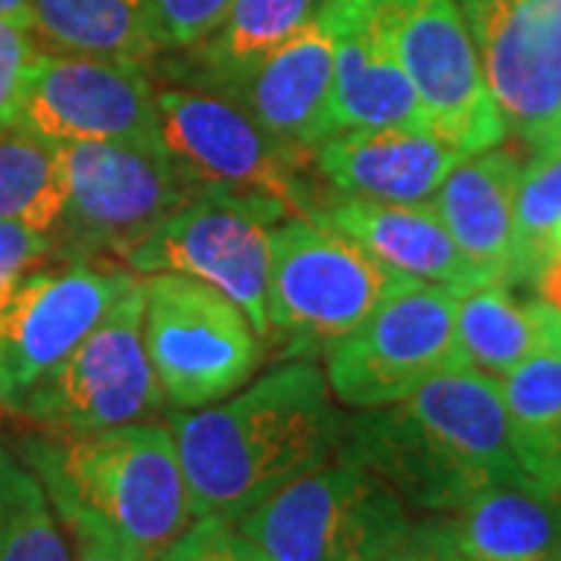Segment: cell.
Instances as JSON below:
<instances>
[{"label": "cell", "mask_w": 561, "mask_h": 561, "mask_svg": "<svg viewBox=\"0 0 561 561\" xmlns=\"http://www.w3.org/2000/svg\"><path fill=\"white\" fill-rule=\"evenodd\" d=\"M393 41L431 135L459 153L508 138L459 0H393Z\"/></svg>", "instance_id": "5bb4252c"}, {"label": "cell", "mask_w": 561, "mask_h": 561, "mask_svg": "<svg viewBox=\"0 0 561 561\" xmlns=\"http://www.w3.org/2000/svg\"><path fill=\"white\" fill-rule=\"evenodd\" d=\"M0 20L32 28L35 25V0H0Z\"/></svg>", "instance_id": "d590c367"}, {"label": "cell", "mask_w": 561, "mask_h": 561, "mask_svg": "<svg viewBox=\"0 0 561 561\" xmlns=\"http://www.w3.org/2000/svg\"><path fill=\"white\" fill-rule=\"evenodd\" d=\"M234 0H147L162 54L187 50L209 38Z\"/></svg>", "instance_id": "f1b7e54d"}, {"label": "cell", "mask_w": 561, "mask_h": 561, "mask_svg": "<svg viewBox=\"0 0 561 561\" xmlns=\"http://www.w3.org/2000/svg\"><path fill=\"white\" fill-rule=\"evenodd\" d=\"M319 3L321 0H234L209 38L187 50L162 54V60L153 66L160 76L181 81L184 88L219 94L250 62L312 20Z\"/></svg>", "instance_id": "7402d4cb"}, {"label": "cell", "mask_w": 561, "mask_h": 561, "mask_svg": "<svg viewBox=\"0 0 561 561\" xmlns=\"http://www.w3.org/2000/svg\"><path fill=\"white\" fill-rule=\"evenodd\" d=\"M54 260V238L16 221H0V312L25 278Z\"/></svg>", "instance_id": "1f68e13d"}, {"label": "cell", "mask_w": 561, "mask_h": 561, "mask_svg": "<svg viewBox=\"0 0 561 561\" xmlns=\"http://www.w3.org/2000/svg\"><path fill=\"white\" fill-rule=\"evenodd\" d=\"M28 32L32 28H25V25L0 20V135L16 128L25 84L41 57Z\"/></svg>", "instance_id": "4dcf8cb0"}, {"label": "cell", "mask_w": 561, "mask_h": 561, "mask_svg": "<svg viewBox=\"0 0 561 561\" xmlns=\"http://www.w3.org/2000/svg\"><path fill=\"white\" fill-rule=\"evenodd\" d=\"M505 135L534 153L561 131V0H459Z\"/></svg>", "instance_id": "4fadbf2b"}, {"label": "cell", "mask_w": 561, "mask_h": 561, "mask_svg": "<svg viewBox=\"0 0 561 561\" xmlns=\"http://www.w3.org/2000/svg\"><path fill=\"white\" fill-rule=\"evenodd\" d=\"M160 561H272L228 518H194Z\"/></svg>", "instance_id": "f546056e"}, {"label": "cell", "mask_w": 561, "mask_h": 561, "mask_svg": "<svg viewBox=\"0 0 561 561\" xmlns=\"http://www.w3.org/2000/svg\"><path fill=\"white\" fill-rule=\"evenodd\" d=\"M561 243V153L540 150L522 165L512 225L508 287H534Z\"/></svg>", "instance_id": "83f0119b"}, {"label": "cell", "mask_w": 561, "mask_h": 561, "mask_svg": "<svg viewBox=\"0 0 561 561\" xmlns=\"http://www.w3.org/2000/svg\"><path fill=\"white\" fill-rule=\"evenodd\" d=\"M144 346L175 412L228 400L262 359V337L241 306L179 272L144 278Z\"/></svg>", "instance_id": "52a82bcc"}, {"label": "cell", "mask_w": 561, "mask_h": 561, "mask_svg": "<svg viewBox=\"0 0 561 561\" xmlns=\"http://www.w3.org/2000/svg\"><path fill=\"white\" fill-rule=\"evenodd\" d=\"M456 331L465 362L502 378L542 350L561 346V312L540 297L518 300L502 280H486L459 294Z\"/></svg>", "instance_id": "603a6c76"}, {"label": "cell", "mask_w": 561, "mask_h": 561, "mask_svg": "<svg viewBox=\"0 0 561 561\" xmlns=\"http://www.w3.org/2000/svg\"><path fill=\"white\" fill-rule=\"evenodd\" d=\"M157 147L194 191H260L290 216H319L331 194L309 179L312 162L284 150L238 103L197 88H157Z\"/></svg>", "instance_id": "9c48e42d"}, {"label": "cell", "mask_w": 561, "mask_h": 561, "mask_svg": "<svg viewBox=\"0 0 561 561\" xmlns=\"http://www.w3.org/2000/svg\"><path fill=\"white\" fill-rule=\"evenodd\" d=\"M60 515L66 534L72 537V561H144L138 552H131L125 542L98 522L91 512L69 500H50Z\"/></svg>", "instance_id": "d6a6232c"}, {"label": "cell", "mask_w": 561, "mask_h": 561, "mask_svg": "<svg viewBox=\"0 0 561 561\" xmlns=\"http://www.w3.org/2000/svg\"><path fill=\"white\" fill-rule=\"evenodd\" d=\"M419 530L446 561H561V500L534 483L486 486Z\"/></svg>", "instance_id": "d6986e66"}, {"label": "cell", "mask_w": 561, "mask_h": 561, "mask_svg": "<svg viewBox=\"0 0 561 561\" xmlns=\"http://www.w3.org/2000/svg\"><path fill=\"white\" fill-rule=\"evenodd\" d=\"M552 496H559V500H561V486H559V490H556V493H552Z\"/></svg>", "instance_id": "74e56055"}, {"label": "cell", "mask_w": 561, "mask_h": 561, "mask_svg": "<svg viewBox=\"0 0 561 561\" xmlns=\"http://www.w3.org/2000/svg\"><path fill=\"white\" fill-rule=\"evenodd\" d=\"M60 162L66 206L54 231V260L60 262L125 265L194 194L160 147L72 140L60 144Z\"/></svg>", "instance_id": "5b68a950"}, {"label": "cell", "mask_w": 561, "mask_h": 561, "mask_svg": "<svg viewBox=\"0 0 561 561\" xmlns=\"http://www.w3.org/2000/svg\"><path fill=\"white\" fill-rule=\"evenodd\" d=\"M287 206L260 191L201 187L125 260L135 275L179 272L206 280L241 306L262 341L268 337L272 228Z\"/></svg>", "instance_id": "ba28073f"}, {"label": "cell", "mask_w": 561, "mask_h": 561, "mask_svg": "<svg viewBox=\"0 0 561 561\" xmlns=\"http://www.w3.org/2000/svg\"><path fill=\"white\" fill-rule=\"evenodd\" d=\"M522 162L512 150L490 147L465 153L434 194V209L446 221L461 253L483 275L505 284L512 260V225Z\"/></svg>", "instance_id": "44dd1931"}, {"label": "cell", "mask_w": 561, "mask_h": 561, "mask_svg": "<svg viewBox=\"0 0 561 561\" xmlns=\"http://www.w3.org/2000/svg\"><path fill=\"white\" fill-rule=\"evenodd\" d=\"M508 437L522 471L546 493L561 486V346L500 378Z\"/></svg>", "instance_id": "d4e9b609"}, {"label": "cell", "mask_w": 561, "mask_h": 561, "mask_svg": "<svg viewBox=\"0 0 561 561\" xmlns=\"http://www.w3.org/2000/svg\"><path fill=\"white\" fill-rule=\"evenodd\" d=\"M0 561H72V546L41 478L0 443Z\"/></svg>", "instance_id": "4316f807"}, {"label": "cell", "mask_w": 561, "mask_h": 561, "mask_svg": "<svg viewBox=\"0 0 561 561\" xmlns=\"http://www.w3.org/2000/svg\"><path fill=\"white\" fill-rule=\"evenodd\" d=\"M456 302L459 294L449 287L409 280L350 334L328 343L321 353L334 400L350 409H381L405 400L434 375L468 365Z\"/></svg>", "instance_id": "8fae6325"}, {"label": "cell", "mask_w": 561, "mask_h": 561, "mask_svg": "<svg viewBox=\"0 0 561 561\" xmlns=\"http://www.w3.org/2000/svg\"><path fill=\"white\" fill-rule=\"evenodd\" d=\"M268 241L265 341H278L284 359H309L341 341L412 280L319 216H287Z\"/></svg>", "instance_id": "277c9868"}, {"label": "cell", "mask_w": 561, "mask_h": 561, "mask_svg": "<svg viewBox=\"0 0 561 561\" xmlns=\"http://www.w3.org/2000/svg\"><path fill=\"white\" fill-rule=\"evenodd\" d=\"M319 219L350 234L405 278L440 284L456 294L493 280L461 253L434 203H383L331 194L319 209Z\"/></svg>", "instance_id": "ffe728a7"}, {"label": "cell", "mask_w": 561, "mask_h": 561, "mask_svg": "<svg viewBox=\"0 0 561 561\" xmlns=\"http://www.w3.org/2000/svg\"><path fill=\"white\" fill-rule=\"evenodd\" d=\"M316 16L334 41L337 128L431 131L393 41V0H321Z\"/></svg>", "instance_id": "e0dca14e"}, {"label": "cell", "mask_w": 561, "mask_h": 561, "mask_svg": "<svg viewBox=\"0 0 561 561\" xmlns=\"http://www.w3.org/2000/svg\"><path fill=\"white\" fill-rule=\"evenodd\" d=\"M162 405L165 397L144 346V280L138 278L13 415L47 434H94L157 419Z\"/></svg>", "instance_id": "30bf717a"}, {"label": "cell", "mask_w": 561, "mask_h": 561, "mask_svg": "<svg viewBox=\"0 0 561 561\" xmlns=\"http://www.w3.org/2000/svg\"><path fill=\"white\" fill-rule=\"evenodd\" d=\"M343 415L312 359H284L228 400L172 412L194 518L238 522L337 456Z\"/></svg>", "instance_id": "6da1fadb"}, {"label": "cell", "mask_w": 561, "mask_h": 561, "mask_svg": "<svg viewBox=\"0 0 561 561\" xmlns=\"http://www.w3.org/2000/svg\"><path fill=\"white\" fill-rule=\"evenodd\" d=\"M157 84L147 66L41 54L16 128L57 144L113 140L157 147Z\"/></svg>", "instance_id": "9a60e30c"}, {"label": "cell", "mask_w": 561, "mask_h": 561, "mask_svg": "<svg viewBox=\"0 0 561 561\" xmlns=\"http://www.w3.org/2000/svg\"><path fill=\"white\" fill-rule=\"evenodd\" d=\"M20 459L50 500L81 505L144 561H160L194 524L179 446L160 421L94 434L44 431L20 443Z\"/></svg>", "instance_id": "3957f363"}, {"label": "cell", "mask_w": 561, "mask_h": 561, "mask_svg": "<svg viewBox=\"0 0 561 561\" xmlns=\"http://www.w3.org/2000/svg\"><path fill=\"white\" fill-rule=\"evenodd\" d=\"M378 561H446V556H443L440 549L421 534L419 522H415L412 534H409L397 549H390V552Z\"/></svg>", "instance_id": "836d02e7"}, {"label": "cell", "mask_w": 561, "mask_h": 561, "mask_svg": "<svg viewBox=\"0 0 561 561\" xmlns=\"http://www.w3.org/2000/svg\"><path fill=\"white\" fill-rule=\"evenodd\" d=\"M534 290H537V297H540L542 302H549L556 312H561V243L559 250L552 253L549 265L542 268V275L537 278V284H534Z\"/></svg>", "instance_id": "e575fe53"}, {"label": "cell", "mask_w": 561, "mask_h": 561, "mask_svg": "<svg viewBox=\"0 0 561 561\" xmlns=\"http://www.w3.org/2000/svg\"><path fill=\"white\" fill-rule=\"evenodd\" d=\"M219 98L238 103L250 119L294 157L312 162L334 138V41L319 16L275 44L228 81Z\"/></svg>", "instance_id": "2e32d148"}, {"label": "cell", "mask_w": 561, "mask_h": 561, "mask_svg": "<svg viewBox=\"0 0 561 561\" xmlns=\"http://www.w3.org/2000/svg\"><path fill=\"white\" fill-rule=\"evenodd\" d=\"M119 262H44L0 312V405L20 402L79 346L138 280Z\"/></svg>", "instance_id": "7c38bea8"}, {"label": "cell", "mask_w": 561, "mask_h": 561, "mask_svg": "<svg viewBox=\"0 0 561 561\" xmlns=\"http://www.w3.org/2000/svg\"><path fill=\"white\" fill-rule=\"evenodd\" d=\"M337 459L378 474L424 515L453 512L486 486L534 483L512 449L500 378L474 365L440 371L400 402L346 415Z\"/></svg>", "instance_id": "7a4b0ae2"}, {"label": "cell", "mask_w": 561, "mask_h": 561, "mask_svg": "<svg viewBox=\"0 0 561 561\" xmlns=\"http://www.w3.org/2000/svg\"><path fill=\"white\" fill-rule=\"evenodd\" d=\"M66 206L60 144L22 128L0 135V221L57 231Z\"/></svg>", "instance_id": "484cf974"}, {"label": "cell", "mask_w": 561, "mask_h": 561, "mask_svg": "<svg viewBox=\"0 0 561 561\" xmlns=\"http://www.w3.org/2000/svg\"><path fill=\"white\" fill-rule=\"evenodd\" d=\"M549 150H556V153H561V131H559V135H556V140H552V147H549Z\"/></svg>", "instance_id": "8d00e7d4"}, {"label": "cell", "mask_w": 561, "mask_h": 561, "mask_svg": "<svg viewBox=\"0 0 561 561\" xmlns=\"http://www.w3.org/2000/svg\"><path fill=\"white\" fill-rule=\"evenodd\" d=\"M32 28L54 54L147 69L162 57L147 0H35Z\"/></svg>", "instance_id": "cb8c5ba5"}, {"label": "cell", "mask_w": 561, "mask_h": 561, "mask_svg": "<svg viewBox=\"0 0 561 561\" xmlns=\"http://www.w3.org/2000/svg\"><path fill=\"white\" fill-rule=\"evenodd\" d=\"M234 524L272 561H378L415 527L393 486L343 459L280 486Z\"/></svg>", "instance_id": "8992f818"}, {"label": "cell", "mask_w": 561, "mask_h": 561, "mask_svg": "<svg viewBox=\"0 0 561 561\" xmlns=\"http://www.w3.org/2000/svg\"><path fill=\"white\" fill-rule=\"evenodd\" d=\"M461 157L431 131L343 128L316 150L312 165L337 197L431 203Z\"/></svg>", "instance_id": "ac0fdd59"}]
</instances>
